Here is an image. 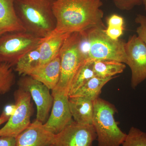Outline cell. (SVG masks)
<instances>
[{"label":"cell","instance_id":"cell-1","mask_svg":"<svg viewBox=\"0 0 146 146\" xmlns=\"http://www.w3.org/2000/svg\"><path fill=\"white\" fill-rule=\"evenodd\" d=\"M102 5V0H55L53 10L56 26L50 35L106 29L103 22L104 13L101 9Z\"/></svg>","mask_w":146,"mask_h":146},{"label":"cell","instance_id":"cell-2","mask_svg":"<svg viewBox=\"0 0 146 146\" xmlns=\"http://www.w3.org/2000/svg\"><path fill=\"white\" fill-rule=\"evenodd\" d=\"M55 0H14L16 15L27 32L45 39L56 26L53 5Z\"/></svg>","mask_w":146,"mask_h":146},{"label":"cell","instance_id":"cell-3","mask_svg":"<svg viewBox=\"0 0 146 146\" xmlns=\"http://www.w3.org/2000/svg\"><path fill=\"white\" fill-rule=\"evenodd\" d=\"M116 110L109 102L98 98L94 101L93 126L98 146H121L126 137L115 120Z\"/></svg>","mask_w":146,"mask_h":146},{"label":"cell","instance_id":"cell-4","mask_svg":"<svg viewBox=\"0 0 146 146\" xmlns=\"http://www.w3.org/2000/svg\"><path fill=\"white\" fill-rule=\"evenodd\" d=\"M80 33L89 45L87 59L116 60L126 64V42L123 40L111 39L106 35L105 29L102 28H94Z\"/></svg>","mask_w":146,"mask_h":146},{"label":"cell","instance_id":"cell-5","mask_svg":"<svg viewBox=\"0 0 146 146\" xmlns=\"http://www.w3.org/2000/svg\"><path fill=\"white\" fill-rule=\"evenodd\" d=\"M81 35L80 33H72L65 39L60 49V79L53 90L68 94L73 78L79 68L87 59L80 48Z\"/></svg>","mask_w":146,"mask_h":146},{"label":"cell","instance_id":"cell-6","mask_svg":"<svg viewBox=\"0 0 146 146\" xmlns=\"http://www.w3.org/2000/svg\"><path fill=\"white\" fill-rule=\"evenodd\" d=\"M42 39L26 31L3 35L0 36V62L14 66L23 56L40 45Z\"/></svg>","mask_w":146,"mask_h":146},{"label":"cell","instance_id":"cell-7","mask_svg":"<svg viewBox=\"0 0 146 146\" xmlns=\"http://www.w3.org/2000/svg\"><path fill=\"white\" fill-rule=\"evenodd\" d=\"M14 97L16 110L5 125L0 129V136L16 138L31 123L32 106L31 94L20 87L15 92Z\"/></svg>","mask_w":146,"mask_h":146},{"label":"cell","instance_id":"cell-8","mask_svg":"<svg viewBox=\"0 0 146 146\" xmlns=\"http://www.w3.org/2000/svg\"><path fill=\"white\" fill-rule=\"evenodd\" d=\"M126 63L131 72V86L134 89L146 79V45L137 35L126 42Z\"/></svg>","mask_w":146,"mask_h":146},{"label":"cell","instance_id":"cell-9","mask_svg":"<svg viewBox=\"0 0 146 146\" xmlns=\"http://www.w3.org/2000/svg\"><path fill=\"white\" fill-rule=\"evenodd\" d=\"M97 139L93 125L79 123L74 120L55 136L53 146H94Z\"/></svg>","mask_w":146,"mask_h":146},{"label":"cell","instance_id":"cell-10","mask_svg":"<svg viewBox=\"0 0 146 146\" xmlns=\"http://www.w3.org/2000/svg\"><path fill=\"white\" fill-rule=\"evenodd\" d=\"M19 84L20 87L30 93L36 104V120L45 123L53 102V98L50 89L29 76H23L20 79Z\"/></svg>","mask_w":146,"mask_h":146},{"label":"cell","instance_id":"cell-11","mask_svg":"<svg viewBox=\"0 0 146 146\" xmlns=\"http://www.w3.org/2000/svg\"><path fill=\"white\" fill-rule=\"evenodd\" d=\"M53 102L49 117L45 123V128L53 134H57L73 121L69 106L68 94L52 90Z\"/></svg>","mask_w":146,"mask_h":146},{"label":"cell","instance_id":"cell-12","mask_svg":"<svg viewBox=\"0 0 146 146\" xmlns=\"http://www.w3.org/2000/svg\"><path fill=\"white\" fill-rule=\"evenodd\" d=\"M55 136L44 123L36 120L16 137V146H50L53 143Z\"/></svg>","mask_w":146,"mask_h":146},{"label":"cell","instance_id":"cell-13","mask_svg":"<svg viewBox=\"0 0 146 146\" xmlns=\"http://www.w3.org/2000/svg\"><path fill=\"white\" fill-rule=\"evenodd\" d=\"M60 75V59L59 54L51 61L39 66L29 76L52 91L57 86Z\"/></svg>","mask_w":146,"mask_h":146},{"label":"cell","instance_id":"cell-14","mask_svg":"<svg viewBox=\"0 0 146 146\" xmlns=\"http://www.w3.org/2000/svg\"><path fill=\"white\" fill-rule=\"evenodd\" d=\"M21 31H26L16 15L14 0H0V36Z\"/></svg>","mask_w":146,"mask_h":146},{"label":"cell","instance_id":"cell-15","mask_svg":"<svg viewBox=\"0 0 146 146\" xmlns=\"http://www.w3.org/2000/svg\"><path fill=\"white\" fill-rule=\"evenodd\" d=\"M69 106L74 121L79 123L92 125L94 101L81 97H70Z\"/></svg>","mask_w":146,"mask_h":146},{"label":"cell","instance_id":"cell-16","mask_svg":"<svg viewBox=\"0 0 146 146\" xmlns=\"http://www.w3.org/2000/svg\"><path fill=\"white\" fill-rule=\"evenodd\" d=\"M70 34L56 33L50 35L45 39H42V43L39 47V66L48 63L59 54L63 43Z\"/></svg>","mask_w":146,"mask_h":146},{"label":"cell","instance_id":"cell-17","mask_svg":"<svg viewBox=\"0 0 146 146\" xmlns=\"http://www.w3.org/2000/svg\"><path fill=\"white\" fill-rule=\"evenodd\" d=\"M115 77L103 78L94 76L70 97H84L95 101L99 98L103 86Z\"/></svg>","mask_w":146,"mask_h":146},{"label":"cell","instance_id":"cell-18","mask_svg":"<svg viewBox=\"0 0 146 146\" xmlns=\"http://www.w3.org/2000/svg\"><path fill=\"white\" fill-rule=\"evenodd\" d=\"M126 68L125 64L113 60H98L94 62V70L96 76L106 78L115 77L123 73Z\"/></svg>","mask_w":146,"mask_h":146},{"label":"cell","instance_id":"cell-19","mask_svg":"<svg viewBox=\"0 0 146 146\" xmlns=\"http://www.w3.org/2000/svg\"><path fill=\"white\" fill-rule=\"evenodd\" d=\"M39 45L23 56L15 65V70L20 75L29 76L39 67Z\"/></svg>","mask_w":146,"mask_h":146},{"label":"cell","instance_id":"cell-20","mask_svg":"<svg viewBox=\"0 0 146 146\" xmlns=\"http://www.w3.org/2000/svg\"><path fill=\"white\" fill-rule=\"evenodd\" d=\"M94 62L87 59L79 68L73 78L69 91V96L74 95L90 79L96 76L94 70Z\"/></svg>","mask_w":146,"mask_h":146},{"label":"cell","instance_id":"cell-21","mask_svg":"<svg viewBox=\"0 0 146 146\" xmlns=\"http://www.w3.org/2000/svg\"><path fill=\"white\" fill-rule=\"evenodd\" d=\"M11 67L6 63L0 65V93L1 94L8 92L13 86L14 75Z\"/></svg>","mask_w":146,"mask_h":146},{"label":"cell","instance_id":"cell-22","mask_svg":"<svg viewBox=\"0 0 146 146\" xmlns=\"http://www.w3.org/2000/svg\"><path fill=\"white\" fill-rule=\"evenodd\" d=\"M121 146H146V133L132 127L127 133Z\"/></svg>","mask_w":146,"mask_h":146},{"label":"cell","instance_id":"cell-23","mask_svg":"<svg viewBox=\"0 0 146 146\" xmlns=\"http://www.w3.org/2000/svg\"><path fill=\"white\" fill-rule=\"evenodd\" d=\"M117 8L121 10H131L136 6L140 5L143 0H112Z\"/></svg>","mask_w":146,"mask_h":146},{"label":"cell","instance_id":"cell-24","mask_svg":"<svg viewBox=\"0 0 146 146\" xmlns=\"http://www.w3.org/2000/svg\"><path fill=\"white\" fill-rule=\"evenodd\" d=\"M135 22L139 25L136 29L137 35L146 45V16L138 14L135 18Z\"/></svg>","mask_w":146,"mask_h":146},{"label":"cell","instance_id":"cell-25","mask_svg":"<svg viewBox=\"0 0 146 146\" xmlns=\"http://www.w3.org/2000/svg\"><path fill=\"white\" fill-rule=\"evenodd\" d=\"M124 30V27H108L105 29V32L111 39L117 40L123 34Z\"/></svg>","mask_w":146,"mask_h":146},{"label":"cell","instance_id":"cell-26","mask_svg":"<svg viewBox=\"0 0 146 146\" xmlns=\"http://www.w3.org/2000/svg\"><path fill=\"white\" fill-rule=\"evenodd\" d=\"M108 27H124V20L121 16L117 14L110 16L107 19Z\"/></svg>","mask_w":146,"mask_h":146},{"label":"cell","instance_id":"cell-27","mask_svg":"<svg viewBox=\"0 0 146 146\" xmlns=\"http://www.w3.org/2000/svg\"><path fill=\"white\" fill-rule=\"evenodd\" d=\"M16 138L11 136H0V146H16Z\"/></svg>","mask_w":146,"mask_h":146},{"label":"cell","instance_id":"cell-28","mask_svg":"<svg viewBox=\"0 0 146 146\" xmlns=\"http://www.w3.org/2000/svg\"><path fill=\"white\" fill-rule=\"evenodd\" d=\"M16 109V104H11L6 106L5 107L3 113L7 116L10 117L14 114Z\"/></svg>","mask_w":146,"mask_h":146},{"label":"cell","instance_id":"cell-29","mask_svg":"<svg viewBox=\"0 0 146 146\" xmlns=\"http://www.w3.org/2000/svg\"><path fill=\"white\" fill-rule=\"evenodd\" d=\"M9 117L7 116L2 112L1 115L0 116V125L4 123H6L9 119Z\"/></svg>","mask_w":146,"mask_h":146},{"label":"cell","instance_id":"cell-30","mask_svg":"<svg viewBox=\"0 0 146 146\" xmlns=\"http://www.w3.org/2000/svg\"><path fill=\"white\" fill-rule=\"evenodd\" d=\"M143 3L145 5V9L146 11V0H143Z\"/></svg>","mask_w":146,"mask_h":146},{"label":"cell","instance_id":"cell-31","mask_svg":"<svg viewBox=\"0 0 146 146\" xmlns=\"http://www.w3.org/2000/svg\"><path fill=\"white\" fill-rule=\"evenodd\" d=\"M50 146H53V145H50Z\"/></svg>","mask_w":146,"mask_h":146},{"label":"cell","instance_id":"cell-32","mask_svg":"<svg viewBox=\"0 0 146 146\" xmlns=\"http://www.w3.org/2000/svg\"><path fill=\"white\" fill-rule=\"evenodd\" d=\"M1 62H0V65H1Z\"/></svg>","mask_w":146,"mask_h":146},{"label":"cell","instance_id":"cell-33","mask_svg":"<svg viewBox=\"0 0 146 146\" xmlns=\"http://www.w3.org/2000/svg\"><path fill=\"white\" fill-rule=\"evenodd\" d=\"M1 93H0V95H1Z\"/></svg>","mask_w":146,"mask_h":146}]
</instances>
